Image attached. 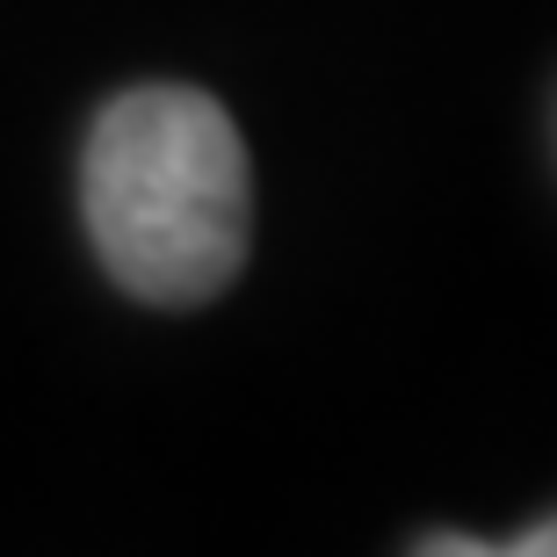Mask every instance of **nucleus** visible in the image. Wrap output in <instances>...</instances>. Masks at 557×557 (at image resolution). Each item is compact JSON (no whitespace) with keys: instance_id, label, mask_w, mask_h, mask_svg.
Here are the masks:
<instances>
[{"instance_id":"obj_2","label":"nucleus","mask_w":557,"mask_h":557,"mask_svg":"<svg viewBox=\"0 0 557 557\" xmlns=\"http://www.w3.org/2000/svg\"><path fill=\"white\" fill-rule=\"evenodd\" d=\"M406 557H557V536H550V521L521 529L515 543H478V536H456V529H434V536H420Z\"/></svg>"},{"instance_id":"obj_1","label":"nucleus","mask_w":557,"mask_h":557,"mask_svg":"<svg viewBox=\"0 0 557 557\" xmlns=\"http://www.w3.org/2000/svg\"><path fill=\"white\" fill-rule=\"evenodd\" d=\"M81 218L124 297L210 305L253 247V160L225 102L182 81L109 95L81 145Z\"/></svg>"}]
</instances>
